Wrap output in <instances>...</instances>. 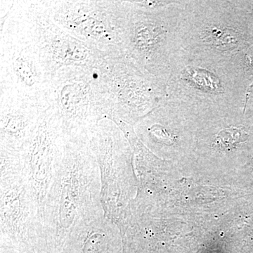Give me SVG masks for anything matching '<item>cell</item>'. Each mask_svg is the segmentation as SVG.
I'll use <instances>...</instances> for the list:
<instances>
[{
	"instance_id": "6da1fadb",
	"label": "cell",
	"mask_w": 253,
	"mask_h": 253,
	"mask_svg": "<svg viewBox=\"0 0 253 253\" xmlns=\"http://www.w3.org/2000/svg\"><path fill=\"white\" fill-rule=\"evenodd\" d=\"M101 187L89 136L67 137L62 160L38 213V252L59 253L75 226L104 214Z\"/></svg>"
},
{
	"instance_id": "7a4b0ae2",
	"label": "cell",
	"mask_w": 253,
	"mask_h": 253,
	"mask_svg": "<svg viewBox=\"0 0 253 253\" xmlns=\"http://www.w3.org/2000/svg\"><path fill=\"white\" fill-rule=\"evenodd\" d=\"M231 59L181 49L173 56L166 82V100L199 123L246 110L251 86Z\"/></svg>"
},
{
	"instance_id": "3957f363",
	"label": "cell",
	"mask_w": 253,
	"mask_h": 253,
	"mask_svg": "<svg viewBox=\"0 0 253 253\" xmlns=\"http://www.w3.org/2000/svg\"><path fill=\"white\" fill-rule=\"evenodd\" d=\"M187 1H171L156 10L127 1L123 53L142 71L167 82L173 56L181 49L180 20Z\"/></svg>"
},
{
	"instance_id": "277c9868",
	"label": "cell",
	"mask_w": 253,
	"mask_h": 253,
	"mask_svg": "<svg viewBox=\"0 0 253 253\" xmlns=\"http://www.w3.org/2000/svg\"><path fill=\"white\" fill-rule=\"evenodd\" d=\"M244 3L230 0L186 1L180 20L181 49L231 59L251 42Z\"/></svg>"
},
{
	"instance_id": "5b68a950",
	"label": "cell",
	"mask_w": 253,
	"mask_h": 253,
	"mask_svg": "<svg viewBox=\"0 0 253 253\" xmlns=\"http://www.w3.org/2000/svg\"><path fill=\"white\" fill-rule=\"evenodd\" d=\"M106 118L134 126L166 101V83L142 71L124 53H111L96 68Z\"/></svg>"
},
{
	"instance_id": "8992f818",
	"label": "cell",
	"mask_w": 253,
	"mask_h": 253,
	"mask_svg": "<svg viewBox=\"0 0 253 253\" xmlns=\"http://www.w3.org/2000/svg\"><path fill=\"white\" fill-rule=\"evenodd\" d=\"M14 1L0 7V91L14 93L46 109L52 77L15 12Z\"/></svg>"
},
{
	"instance_id": "52a82bcc",
	"label": "cell",
	"mask_w": 253,
	"mask_h": 253,
	"mask_svg": "<svg viewBox=\"0 0 253 253\" xmlns=\"http://www.w3.org/2000/svg\"><path fill=\"white\" fill-rule=\"evenodd\" d=\"M48 106L66 137L89 136L106 118L96 70L68 66L56 71L47 92Z\"/></svg>"
},
{
	"instance_id": "ba28073f",
	"label": "cell",
	"mask_w": 253,
	"mask_h": 253,
	"mask_svg": "<svg viewBox=\"0 0 253 253\" xmlns=\"http://www.w3.org/2000/svg\"><path fill=\"white\" fill-rule=\"evenodd\" d=\"M14 10L41 51L51 77L68 66L96 69L109 54L91 47L60 28L51 16V1H14Z\"/></svg>"
},
{
	"instance_id": "9c48e42d",
	"label": "cell",
	"mask_w": 253,
	"mask_h": 253,
	"mask_svg": "<svg viewBox=\"0 0 253 253\" xmlns=\"http://www.w3.org/2000/svg\"><path fill=\"white\" fill-rule=\"evenodd\" d=\"M51 11L60 28L87 45L106 53H123L127 1L51 0Z\"/></svg>"
},
{
	"instance_id": "30bf717a",
	"label": "cell",
	"mask_w": 253,
	"mask_h": 253,
	"mask_svg": "<svg viewBox=\"0 0 253 253\" xmlns=\"http://www.w3.org/2000/svg\"><path fill=\"white\" fill-rule=\"evenodd\" d=\"M89 144L99 166L105 215L123 229L129 185V142L116 123L105 118L89 133Z\"/></svg>"
},
{
	"instance_id": "8fae6325",
	"label": "cell",
	"mask_w": 253,
	"mask_h": 253,
	"mask_svg": "<svg viewBox=\"0 0 253 253\" xmlns=\"http://www.w3.org/2000/svg\"><path fill=\"white\" fill-rule=\"evenodd\" d=\"M66 139L61 123L48 107L42 112L36 129L21 149L24 176L36 198L38 213L62 160Z\"/></svg>"
},
{
	"instance_id": "7c38bea8",
	"label": "cell",
	"mask_w": 253,
	"mask_h": 253,
	"mask_svg": "<svg viewBox=\"0 0 253 253\" xmlns=\"http://www.w3.org/2000/svg\"><path fill=\"white\" fill-rule=\"evenodd\" d=\"M39 224L38 204L25 176L0 180L1 246L37 249Z\"/></svg>"
},
{
	"instance_id": "4fadbf2b",
	"label": "cell",
	"mask_w": 253,
	"mask_h": 253,
	"mask_svg": "<svg viewBox=\"0 0 253 253\" xmlns=\"http://www.w3.org/2000/svg\"><path fill=\"white\" fill-rule=\"evenodd\" d=\"M44 110L31 100L0 91V147L22 149Z\"/></svg>"
},
{
	"instance_id": "5bb4252c",
	"label": "cell",
	"mask_w": 253,
	"mask_h": 253,
	"mask_svg": "<svg viewBox=\"0 0 253 253\" xmlns=\"http://www.w3.org/2000/svg\"><path fill=\"white\" fill-rule=\"evenodd\" d=\"M119 229L104 213L85 219L68 234L63 253H118Z\"/></svg>"
},
{
	"instance_id": "9a60e30c",
	"label": "cell",
	"mask_w": 253,
	"mask_h": 253,
	"mask_svg": "<svg viewBox=\"0 0 253 253\" xmlns=\"http://www.w3.org/2000/svg\"><path fill=\"white\" fill-rule=\"evenodd\" d=\"M244 111H236L211 118L219 127L211 136V149L215 152L230 154L236 152L249 140L250 132L247 126L235 123L238 114Z\"/></svg>"
},
{
	"instance_id": "2e32d148",
	"label": "cell",
	"mask_w": 253,
	"mask_h": 253,
	"mask_svg": "<svg viewBox=\"0 0 253 253\" xmlns=\"http://www.w3.org/2000/svg\"><path fill=\"white\" fill-rule=\"evenodd\" d=\"M24 168L21 150L0 147V180L24 176Z\"/></svg>"
},
{
	"instance_id": "e0dca14e",
	"label": "cell",
	"mask_w": 253,
	"mask_h": 253,
	"mask_svg": "<svg viewBox=\"0 0 253 253\" xmlns=\"http://www.w3.org/2000/svg\"><path fill=\"white\" fill-rule=\"evenodd\" d=\"M231 59L243 77L253 78V44L245 46Z\"/></svg>"
}]
</instances>
